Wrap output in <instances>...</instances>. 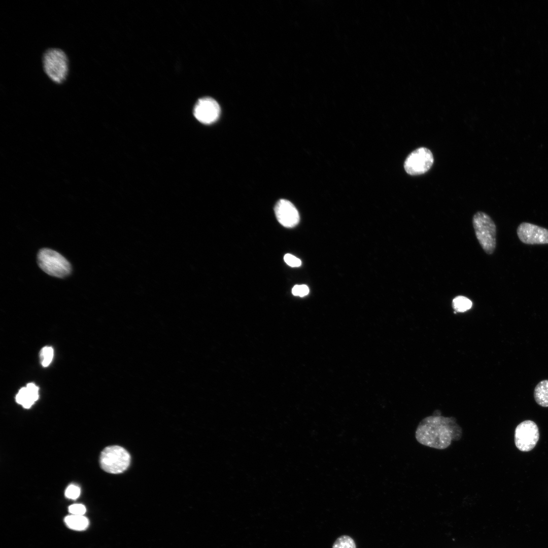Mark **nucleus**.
<instances>
[{"label": "nucleus", "mask_w": 548, "mask_h": 548, "mask_svg": "<svg viewBox=\"0 0 548 548\" xmlns=\"http://www.w3.org/2000/svg\"><path fill=\"white\" fill-rule=\"evenodd\" d=\"M39 389L33 383H29L20 389L16 395V402L25 408H29L39 398Z\"/></svg>", "instance_id": "9b49d317"}, {"label": "nucleus", "mask_w": 548, "mask_h": 548, "mask_svg": "<svg viewBox=\"0 0 548 548\" xmlns=\"http://www.w3.org/2000/svg\"><path fill=\"white\" fill-rule=\"evenodd\" d=\"M433 162L431 151L426 147H420L407 156L404 163V168L410 175H422L430 169Z\"/></svg>", "instance_id": "423d86ee"}, {"label": "nucleus", "mask_w": 548, "mask_h": 548, "mask_svg": "<svg viewBox=\"0 0 548 548\" xmlns=\"http://www.w3.org/2000/svg\"><path fill=\"white\" fill-rule=\"evenodd\" d=\"M131 457L124 448L111 446L105 448L99 457L101 468L106 472L118 474L125 471L129 466Z\"/></svg>", "instance_id": "39448f33"}, {"label": "nucleus", "mask_w": 548, "mask_h": 548, "mask_svg": "<svg viewBox=\"0 0 548 548\" xmlns=\"http://www.w3.org/2000/svg\"><path fill=\"white\" fill-rule=\"evenodd\" d=\"M539 438L538 427L532 421H523L515 429V445L522 452H529L533 449Z\"/></svg>", "instance_id": "0eeeda50"}, {"label": "nucleus", "mask_w": 548, "mask_h": 548, "mask_svg": "<svg viewBox=\"0 0 548 548\" xmlns=\"http://www.w3.org/2000/svg\"><path fill=\"white\" fill-rule=\"evenodd\" d=\"M332 548H356L354 540L350 536L342 535L334 542Z\"/></svg>", "instance_id": "2eb2a0df"}, {"label": "nucleus", "mask_w": 548, "mask_h": 548, "mask_svg": "<svg viewBox=\"0 0 548 548\" xmlns=\"http://www.w3.org/2000/svg\"><path fill=\"white\" fill-rule=\"evenodd\" d=\"M285 262L291 267H299L301 265V260L290 254H286L284 257Z\"/></svg>", "instance_id": "6ab92c4d"}, {"label": "nucleus", "mask_w": 548, "mask_h": 548, "mask_svg": "<svg viewBox=\"0 0 548 548\" xmlns=\"http://www.w3.org/2000/svg\"><path fill=\"white\" fill-rule=\"evenodd\" d=\"M53 357V349L51 347L43 348L41 352L42 364L43 366H48L51 362Z\"/></svg>", "instance_id": "dca6fc26"}, {"label": "nucleus", "mask_w": 548, "mask_h": 548, "mask_svg": "<svg viewBox=\"0 0 548 548\" xmlns=\"http://www.w3.org/2000/svg\"><path fill=\"white\" fill-rule=\"evenodd\" d=\"M220 107L213 98L206 97L200 98L195 105L193 114L196 119L204 124L216 121L220 114Z\"/></svg>", "instance_id": "1a4fd4ad"}, {"label": "nucleus", "mask_w": 548, "mask_h": 548, "mask_svg": "<svg viewBox=\"0 0 548 548\" xmlns=\"http://www.w3.org/2000/svg\"><path fill=\"white\" fill-rule=\"evenodd\" d=\"M309 293V288L305 285H296L292 289V293L294 296L303 297Z\"/></svg>", "instance_id": "a211bd4d"}, {"label": "nucleus", "mask_w": 548, "mask_h": 548, "mask_svg": "<svg viewBox=\"0 0 548 548\" xmlns=\"http://www.w3.org/2000/svg\"><path fill=\"white\" fill-rule=\"evenodd\" d=\"M68 511L72 515L83 516L86 512L85 506L81 504H74L68 507Z\"/></svg>", "instance_id": "aec40b11"}, {"label": "nucleus", "mask_w": 548, "mask_h": 548, "mask_svg": "<svg viewBox=\"0 0 548 548\" xmlns=\"http://www.w3.org/2000/svg\"><path fill=\"white\" fill-rule=\"evenodd\" d=\"M274 210L278 221L283 226L293 227L299 223L298 212L290 201L284 199L279 200Z\"/></svg>", "instance_id": "9d476101"}, {"label": "nucleus", "mask_w": 548, "mask_h": 548, "mask_svg": "<svg viewBox=\"0 0 548 548\" xmlns=\"http://www.w3.org/2000/svg\"><path fill=\"white\" fill-rule=\"evenodd\" d=\"M462 435V429L455 418L437 414L422 419L415 433L420 443L439 450L448 448L452 441L459 440Z\"/></svg>", "instance_id": "f257e3e1"}, {"label": "nucleus", "mask_w": 548, "mask_h": 548, "mask_svg": "<svg viewBox=\"0 0 548 548\" xmlns=\"http://www.w3.org/2000/svg\"><path fill=\"white\" fill-rule=\"evenodd\" d=\"M452 304L454 309L456 311L464 312L471 307L472 302L466 297L458 296L453 299Z\"/></svg>", "instance_id": "4468645a"}, {"label": "nucleus", "mask_w": 548, "mask_h": 548, "mask_svg": "<svg viewBox=\"0 0 548 548\" xmlns=\"http://www.w3.org/2000/svg\"><path fill=\"white\" fill-rule=\"evenodd\" d=\"M80 493L81 490L79 487L74 485H71L65 490V496L68 499H76L79 497Z\"/></svg>", "instance_id": "f3484780"}, {"label": "nucleus", "mask_w": 548, "mask_h": 548, "mask_svg": "<svg viewBox=\"0 0 548 548\" xmlns=\"http://www.w3.org/2000/svg\"><path fill=\"white\" fill-rule=\"evenodd\" d=\"M472 225L478 242L484 252L491 255L496 247V226L487 213L478 211L473 216Z\"/></svg>", "instance_id": "f03ea898"}, {"label": "nucleus", "mask_w": 548, "mask_h": 548, "mask_svg": "<svg viewBox=\"0 0 548 548\" xmlns=\"http://www.w3.org/2000/svg\"><path fill=\"white\" fill-rule=\"evenodd\" d=\"M517 235L523 243L527 245L548 244V229L529 222H522L517 229Z\"/></svg>", "instance_id": "6e6552de"}, {"label": "nucleus", "mask_w": 548, "mask_h": 548, "mask_svg": "<svg viewBox=\"0 0 548 548\" xmlns=\"http://www.w3.org/2000/svg\"><path fill=\"white\" fill-rule=\"evenodd\" d=\"M43 64L45 73L52 81L60 84L65 81L68 74V61L62 50H47L43 57Z\"/></svg>", "instance_id": "7ed1b4c3"}, {"label": "nucleus", "mask_w": 548, "mask_h": 548, "mask_svg": "<svg viewBox=\"0 0 548 548\" xmlns=\"http://www.w3.org/2000/svg\"><path fill=\"white\" fill-rule=\"evenodd\" d=\"M37 261L40 267L53 277L64 278L72 271L70 262L60 254L50 249H41L38 254Z\"/></svg>", "instance_id": "20e7f679"}, {"label": "nucleus", "mask_w": 548, "mask_h": 548, "mask_svg": "<svg viewBox=\"0 0 548 548\" xmlns=\"http://www.w3.org/2000/svg\"><path fill=\"white\" fill-rule=\"evenodd\" d=\"M533 396L535 401L539 405L548 407V380H542L536 385Z\"/></svg>", "instance_id": "f8f14e48"}, {"label": "nucleus", "mask_w": 548, "mask_h": 548, "mask_svg": "<svg viewBox=\"0 0 548 548\" xmlns=\"http://www.w3.org/2000/svg\"><path fill=\"white\" fill-rule=\"evenodd\" d=\"M64 522L68 528L75 530H85L89 525L88 520L84 516L71 515L65 518Z\"/></svg>", "instance_id": "ddd939ff"}]
</instances>
